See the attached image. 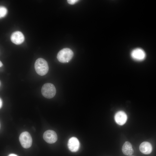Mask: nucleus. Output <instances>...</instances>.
<instances>
[{
    "label": "nucleus",
    "instance_id": "f257e3e1",
    "mask_svg": "<svg viewBox=\"0 0 156 156\" xmlns=\"http://www.w3.org/2000/svg\"><path fill=\"white\" fill-rule=\"evenodd\" d=\"M34 68L37 73L41 76L45 75L49 70L47 62L43 58H40L36 61Z\"/></svg>",
    "mask_w": 156,
    "mask_h": 156
},
{
    "label": "nucleus",
    "instance_id": "f03ea898",
    "mask_svg": "<svg viewBox=\"0 0 156 156\" xmlns=\"http://www.w3.org/2000/svg\"><path fill=\"white\" fill-rule=\"evenodd\" d=\"M73 53L72 51L68 48H64L60 51L57 55V58L60 62H68L72 58Z\"/></svg>",
    "mask_w": 156,
    "mask_h": 156
},
{
    "label": "nucleus",
    "instance_id": "7ed1b4c3",
    "mask_svg": "<svg viewBox=\"0 0 156 156\" xmlns=\"http://www.w3.org/2000/svg\"><path fill=\"white\" fill-rule=\"evenodd\" d=\"M42 95L47 99H51L55 96L56 90L54 86L52 84L47 83L43 86L41 89Z\"/></svg>",
    "mask_w": 156,
    "mask_h": 156
},
{
    "label": "nucleus",
    "instance_id": "20e7f679",
    "mask_svg": "<svg viewBox=\"0 0 156 156\" xmlns=\"http://www.w3.org/2000/svg\"><path fill=\"white\" fill-rule=\"evenodd\" d=\"M19 140L21 146L24 148L30 147L32 143V139L30 134L27 131L22 132L19 137Z\"/></svg>",
    "mask_w": 156,
    "mask_h": 156
},
{
    "label": "nucleus",
    "instance_id": "39448f33",
    "mask_svg": "<svg viewBox=\"0 0 156 156\" xmlns=\"http://www.w3.org/2000/svg\"><path fill=\"white\" fill-rule=\"evenodd\" d=\"M131 58L135 60L141 61L145 58L146 54L142 49L137 48L134 49L131 51Z\"/></svg>",
    "mask_w": 156,
    "mask_h": 156
},
{
    "label": "nucleus",
    "instance_id": "423d86ee",
    "mask_svg": "<svg viewBox=\"0 0 156 156\" xmlns=\"http://www.w3.org/2000/svg\"><path fill=\"white\" fill-rule=\"evenodd\" d=\"M44 140L47 143L52 144L55 142L57 140V135L56 132L52 130L45 131L43 135Z\"/></svg>",
    "mask_w": 156,
    "mask_h": 156
},
{
    "label": "nucleus",
    "instance_id": "0eeeda50",
    "mask_svg": "<svg viewBox=\"0 0 156 156\" xmlns=\"http://www.w3.org/2000/svg\"><path fill=\"white\" fill-rule=\"evenodd\" d=\"M10 39L14 43L16 44H19L24 42L25 37L21 32L17 31L14 32L12 34Z\"/></svg>",
    "mask_w": 156,
    "mask_h": 156
},
{
    "label": "nucleus",
    "instance_id": "6e6552de",
    "mask_svg": "<svg viewBox=\"0 0 156 156\" xmlns=\"http://www.w3.org/2000/svg\"><path fill=\"white\" fill-rule=\"evenodd\" d=\"M114 119L115 121L117 124L122 125L126 123L127 120V116L124 111H120L115 114Z\"/></svg>",
    "mask_w": 156,
    "mask_h": 156
},
{
    "label": "nucleus",
    "instance_id": "1a4fd4ad",
    "mask_svg": "<svg viewBox=\"0 0 156 156\" xmlns=\"http://www.w3.org/2000/svg\"><path fill=\"white\" fill-rule=\"evenodd\" d=\"M68 146L70 151L72 152H76L79 148V141L76 138L72 137L68 141Z\"/></svg>",
    "mask_w": 156,
    "mask_h": 156
},
{
    "label": "nucleus",
    "instance_id": "9d476101",
    "mask_svg": "<svg viewBox=\"0 0 156 156\" xmlns=\"http://www.w3.org/2000/svg\"><path fill=\"white\" fill-rule=\"evenodd\" d=\"M139 149L142 153L145 154H148L152 152V147L149 142H144L140 145Z\"/></svg>",
    "mask_w": 156,
    "mask_h": 156
},
{
    "label": "nucleus",
    "instance_id": "9b49d317",
    "mask_svg": "<svg viewBox=\"0 0 156 156\" xmlns=\"http://www.w3.org/2000/svg\"><path fill=\"white\" fill-rule=\"evenodd\" d=\"M123 153L126 155H131L133 153V150L131 144L128 141H126L122 147Z\"/></svg>",
    "mask_w": 156,
    "mask_h": 156
},
{
    "label": "nucleus",
    "instance_id": "f8f14e48",
    "mask_svg": "<svg viewBox=\"0 0 156 156\" xmlns=\"http://www.w3.org/2000/svg\"><path fill=\"white\" fill-rule=\"evenodd\" d=\"M7 10L5 7L1 6L0 7V17H4L7 14Z\"/></svg>",
    "mask_w": 156,
    "mask_h": 156
},
{
    "label": "nucleus",
    "instance_id": "ddd939ff",
    "mask_svg": "<svg viewBox=\"0 0 156 156\" xmlns=\"http://www.w3.org/2000/svg\"><path fill=\"white\" fill-rule=\"evenodd\" d=\"M79 0H68L67 1L68 3L70 4L73 5L77 2Z\"/></svg>",
    "mask_w": 156,
    "mask_h": 156
},
{
    "label": "nucleus",
    "instance_id": "4468645a",
    "mask_svg": "<svg viewBox=\"0 0 156 156\" xmlns=\"http://www.w3.org/2000/svg\"><path fill=\"white\" fill-rule=\"evenodd\" d=\"M2 101L1 98H0V108H1V107L2 106Z\"/></svg>",
    "mask_w": 156,
    "mask_h": 156
},
{
    "label": "nucleus",
    "instance_id": "2eb2a0df",
    "mask_svg": "<svg viewBox=\"0 0 156 156\" xmlns=\"http://www.w3.org/2000/svg\"><path fill=\"white\" fill-rule=\"evenodd\" d=\"M8 156H18L16 154H11L9 155Z\"/></svg>",
    "mask_w": 156,
    "mask_h": 156
},
{
    "label": "nucleus",
    "instance_id": "dca6fc26",
    "mask_svg": "<svg viewBox=\"0 0 156 156\" xmlns=\"http://www.w3.org/2000/svg\"><path fill=\"white\" fill-rule=\"evenodd\" d=\"M3 66V64L2 63V62L0 61V67H1Z\"/></svg>",
    "mask_w": 156,
    "mask_h": 156
},
{
    "label": "nucleus",
    "instance_id": "f3484780",
    "mask_svg": "<svg viewBox=\"0 0 156 156\" xmlns=\"http://www.w3.org/2000/svg\"><path fill=\"white\" fill-rule=\"evenodd\" d=\"M128 156H132V155H129Z\"/></svg>",
    "mask_w": 156,
    "mask_h": 156
}]
</instances>
